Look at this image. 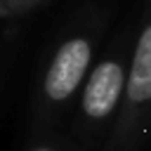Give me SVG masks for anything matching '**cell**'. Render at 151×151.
<instances>
[{
  "label": "cell",
  "mask_w": 151,
  "mask_h": 151,
  "mask_svg": "<svg viewBox=\"0 0 151 151\" xmlns=\"http://www.w3.org/2000/svg\"><path fill=\"white\" fill-rule=\"evenodd\" d=\"M31 0H0V17H7L12 12H19L24 5H28Z\"/></svg>",
  "instance_id": "3"
},
{
  "label": "cell",
  "mask_w": 151,
  "mask_h": 151,
  "mask_svg": "<svg viewBox=\"0 0 151 151\" xmlns=\"http://www.w3.org/2000/svg\"><path fill=\"white\" fill-rule=\"evenodd\" d=\"M92 57L94 45L87 35H73L57 47L40 80V118H54L59 109L78 90H83L92 71Z\"/></svg>",
  "instance_id": "2"
},
{
  "label": "cell",
  "mask_w": 151,
  "mask_h": 151,
  "mask_svg": "<svg viewBox=\"0 0 151 151\" xmlns=\"http://www.w3.org/2000/svg\"><path fill=\"white\" fill-rule=\"evenodd\" d=\"M127 68L120 57H106L92 66L78 104V151H104L123 106Z\"/></svg>",
  "instance_id": "1"
},
{
  "label": "cell",
  "mask_w": 151,
  "mask_h": 151,
  "mask_svg": "<svg viewBox=\"0 0 151 151\" xmlns=\"http://www.w3.org/2000/svg\"><path fill=\"white\" fill-rule=\"evenodd\" d=\"M28 151H64V149H61V144H57V142H42V144L31 146Z\"/></svg>",
  "instance_id": "4"
}]
</instances>
